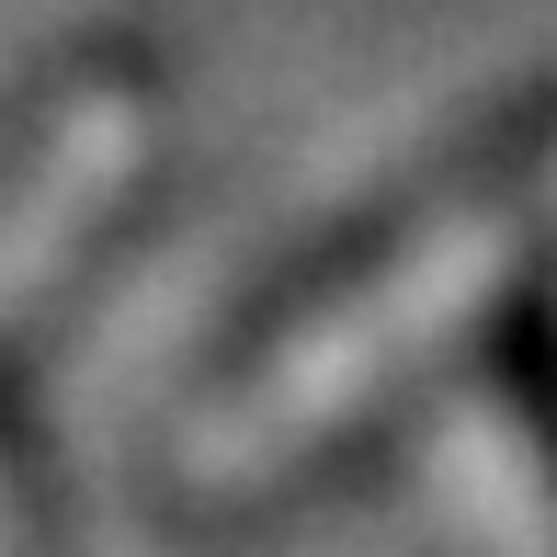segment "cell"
I'll return each instance as SVG.
<instances>
[{
  "mask_svg": "<svg viewBox=\"0 0 557 557\" xmlns=\"http://www.w3.org/2000/svg\"><path fill=\"white\" fill-rule=\"evenodd\" d=\"M546 239H557V171H523L512 194H490V206L444 216L433 239L398 250L375 285H352L342 308H319L285 352H262V364H250L239 387L194 421L183 467H194V478H262V467H285V455L319 444L364 387H387V375L421 364L455 319H478Z\"/></svg>",
  "mask_w": 557,
  "mask_h": 557,
  "instance_id": "cell-1",
  "label": "cell"
},
{
  "mask_svg": "<svg viewBox=\"0 0 557 557\" xmlns=\"http://www.w3.org/2000/svg\"><path fill=\"white\" fill-rule=\"evenodd\" d=\"M125 148H137V114H125V103H81V114L58 125L46 171L23 183V206H12V296H35L46 273H58L81 206H103V194L125 183Z\"/></svg>",
  "mask_w": 557,
  "mask_h": 557,
  "instance_id": "cell-2",
  "label": "cell"
}]
</instances>
